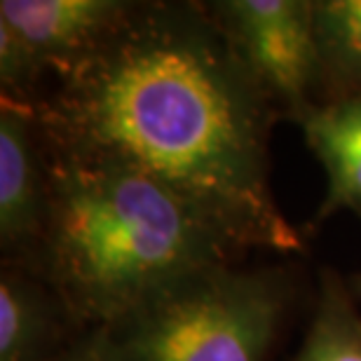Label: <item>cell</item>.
<instances>
[{
    "instance_id": "6da1fadb",
    "label": "cell",
    "mask_w": 361,
    "mask_h": 361,
    "mask_svg": "<svg viewBox=\"0 0 361 361\" xmlns=\"http://www.w3.org/2000/svg\"><path fill=\"white\" fill-rule=\"evenodd\" d=\"M31 101L54 155L120 164L190 204L233 249L302 251L268 169L270 101L214 14L134 3L101 45Z\"/></svg>"
},
{
    "instance_id": "3957f363",
    "label": "cell",
    "mask_w": 361,
    "mask_h": 361,
    "mask_svg": "<svg viewBox=\"0 0 361 361\" xmlns=\"http://www.w3.org/2000/svg\"><path fill=\"white\" fill-rule=\"evenodd\" d=\"M284 312L268 272L214 265L106 329L115 361H265Z\"/></svg>"
},
{
    "instance_id": "5b68a950",
    "label": "cell",
    "mask_w": 361,
    "mask_h": 361,
    "mask_svg": "<svg viewBox=\"0 0 361 361\" xmlns=\"http://www.w3.org/2000/svg\"><path fill=\"white\" fill-rule=\"evenodd\" d=\"M132 7L125 0H3L0 26L19 40L38 80L47 71L61 75L82 61Z\"/></svg>"
},
{
    "instance_id": "277c9868",
    "label": "cell",
    "mask_w": 361,
    "mask_h": 361,
    "mask_svg": "<svg viewBox=\"0 0 361 361\" xmlns=\"http://www.w3.org/2000/svg\"><path fill=\"white\" fill-rule=\"evenodd\" d=\"M209 12L270 104L300 120L319 85L312 0H223Z\"/></svg>"
},
{
    "instance_id": "8992f818",
    "label": "cell",
    "mask_w": 361,
    "mask_h": 361,
    "mask_svg": "<svg viewBox=\"0 0 361 361\" xmlns=\"http://www.w3.org/2000/svg\"><path fill=\"white\" fill-rule=\"evenodd\" d=\"M28 104L3 94L0 106V242L26 249L40 242L47 207V167Z\"/></svg>"
},
{
    "instance_id": "52a82bcc",
    "label": "cell",
    "mask_w": 361,
    "mask_h": 361,
    "mask_svg": "<svg viewBox=\"0 0 361 361\" xmlns=\"http://www.w3.org/2000/svg\"><path fill=\"white\" fill-rule=\"evenodd\" d=\"M298 125L326 174V195L314 221L324 223L338 212L361 219V94L312 106Z\"/></svg>"
},
{
    "instance_id": "ba28073f",
    "label": "cell",
    "mask_w": 361,
    "mask_h": 361,
    "mask_svg": "<svg viewBox=\"0 0 361 361\" xmlns=\"http://www.w3.org/2000/svg\"><path fill=\"white\" fill-rule=\"evenodd\" d=\"M66 312L52 288L17 270L0 277V361H52L59 312Z\"/></svg>"
},
{
    "instance_id": "8fae6325",
    "label": "cell",
    "mask_w": 361,
    "mask_h": 361,
    "mask_svg": "<svg viewBox=\"0 0 361 361\" xmlns=\"http://www.w3.org/2000/svg\"><path fill=\"white\" fill-rule=\"evenodd\" d=\"M52 361H115L106 329H92L82 341L59 352Z\"/></svg>"
},
{
    "instance_id": "7a4b0ae2",
    "label": "cell",
    "mask_w": 361,
    "mask_h": 361,
    "mask_svg": "<svg viewBox=\"0 0 361 361\" xmlns=\"http://www.w3.org/2000/svg\"><path fill=\"white\" fill-rule=\"evenodd\" d=\"M38 247L49 288L94 329L122 322L195 272L230 263L235 251L150 176L54 153Z\"/></svg>"
},
{
    "instance_id": "30bf717a",
    "label": "cell",
    "mask_w": 361,
    "mask_h": 361,
    "mask_svg": "<svg viewBox=\"0 0 361 361\" xmlns=\"http://www.w3.org/2000/svg\"><path fill=\"white\" fill-rule=\"evenodd\" d=\"M293 361H361V310L329 270L322 274L319 300Z\"/></svg>"
},
{
    "instance_id": "9c48e42d",
    "label": "cell",
    "mask_w": 361,
    "mask_h": 361,
    "mask_svg": "<svg viewBox=\"0 0 361 361\" xmlns=\"http://www.w3.org/2000/svg\"><path fill=\"white\" fill-rule=\"evenodd\" d=\"M319 85L334 99L361 94V0H312Z\"/></svg>"
},
{
    "instance_id": "7c38bea8",
    "label": "cell",
    "mask_w": 361,
    "mask_h": 361,
    "mask_svg": "<svg viewBox=\"0 0 361 361\" xmlns=\"http://www.w3.org/2000/svg\"><path fill=\"white\" fill-rule=\"evenodd\" d=\"M357 291L361 293V277H359V284H357Z\"/></svg>"
}]
</instances>
